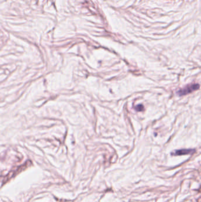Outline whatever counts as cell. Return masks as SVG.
<instances>
[{"instance_id":"1","label":"cell","mask_w":201,"mask_h":202,"mask_svg":"<svg viewBox=\"0 0 201 202\" xmlns=\"http://www.w3.org/2000/svg\"><path fill=\"white\" fill-rule=\"evenodd\" d=\"M200 88V85L199 84H192V85H189L187 86H185L184 88L181 89L177 91V94L181 96L184 95H188L189 93H192V92L197 91Z\"/></svg>"},{"instance_id":"2","label":"cell","mask_w":201,"mask_h":202,"mask_svg":"<svg viewBox=\"0 0 201 202\" xmlns=\"http://www.w3.org/2000/svg\"><path fill=\"white\" fill-rule=\"evenodd\" d=\"M195 151V150L192 149H182L175 151L174 153H172V154L174 156H182V155H187L190 154Z\"/></svg>"},{"instance_id":"3","label":"cell","mask_w":201,"mask_h":202,"mask_svg":"<svg viewBox=\"0 0 201 202\" xmlns=\"http://www.w3.org/2000/svg\"><path fill=\"white\" fill-rule=\"evenodd\" d=\"M135 109L138 112H141L143 111L144 109V106L142 105H138L135 107Z\"/></svg>"}]
</instances>
